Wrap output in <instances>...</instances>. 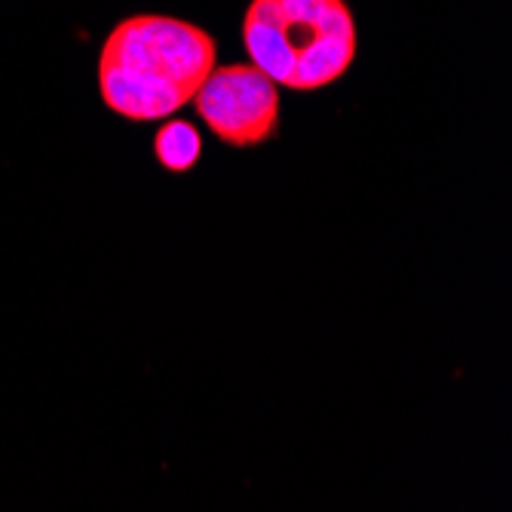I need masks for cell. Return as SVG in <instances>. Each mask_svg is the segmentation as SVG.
<instances>
[{"instance_id":"7a4b0ae2","label":"cell","mask_w":512,"mask_h":512,"mask_svg":"<svg viewBox=\"0 0 512 512\" xmlns=\"http://www.w3.org/2000/svg\"><path fill=\"white\" fill-rule=\"evenodd\" d=\"M243 46L276 86L313 92L350 71L356 22L344 0H252Z\"/></svg>"},{"instance_id":"277c9868","label":"cell","mask_w":512,"mask_h":512,"mask_svg":"<svg viewBox=\"0 0 512 512\" xmlns=\"http://www.w3.org/2000/svg\"><path fill=\"white\" fill-rule=\"evenodd\" d=\"M154 154H157L163 169L188 172V169L197 166V160L203 154L200 132L191 123H184V120H169L154 135Z\"/></svg>"},{"instance_id":"6da1fadb","label":"cell","mask_w":512,"mask_h":512,"mask_svg":"<svg viewBox=\"0 0 512 512\" xmlns=\"http://www.w3.org/2000/svg\"><path fill=\"white\" fill-rule=\"evenodd\" d=\"M218 62L209 31L175 16H129L99 53L102 102L135 123L166 120L194 102Z\"/></svg>"},{"instance_id":"3957f363","label":"cell","mask_w":512,"mask_h":512,"mask_svg":"<svg viewBox=\"0 0 512 512\" xmlns=\"http://www.w3.org/2000/svg\"><path fill=\"white\" fill-rule=\"evenodd\" d=\"M194 102L203 123L224 145L255 148L279 129V89L255 65L212 68Z\"/></svg>"}]
</instances>
